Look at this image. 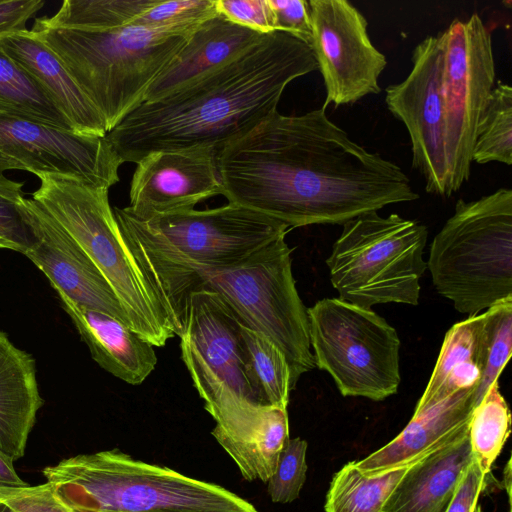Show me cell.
<instances>
[{
    "label": "cell",
    "instance_id": "1",
    "mask_svg": "<svg viewBox=\"0 0 512 512\" xmlns=\"http://www.w3.org/2000/svg\"><path fill=\"white\" fill-rule=\"evenodd\" d=\"M222 195L289 228L343 225L385 206L417 200L394 162L367 151L325 109L275 111L217 155Z\"/></svg>",
    "mask_w": 512,
    "mask_h": 512
},
{
    "label": "cell",
    "instance_id": "2",
    "mask_svg": "<svg viewBox=\"0 0 512 512\" xmlns=\"http://www.w3.org/2000/svg\"><path fill=\"white\" fill-rule=\"evenodd\" d=\"M317 69L307 44L273 31L218 69L143 102L106 137L123 163L160 151L219 153L277 111L290 82Z\"/></svg>",
    "mask_w": 512,
    "mask_h": 512
},
{
    "label": "cell",
    "instance_id": "3",
    "mask_svg": "<svg viewBox=\"0 0 512 512\" xmlns=\"http://www.w3.org/2000/svg\"><path fill=\"white\" fill-rule=\"evenodd\" d=\"M281 235L235 263L208 266L137 259L155 291L174 334L185 326L188 297L216 293L238 322L267 337L283 353L295 388L316 367L307 308L296 289L291 249Z\"/></svg>",
    "mask_w": 512,
    "mask_h": 512
},
{
    "label": "cell",
    "instance_id": "4",
    "mask_svg": "<svg viewBox=\"0 0 512 512\" xmlns=\"http://www.w3.org/2000/svg\"><path fill=\"white\" fill-rule=\"evenodd\" d=\"M58 498L85 512H259L214 483L111 449L63 459L42 471Z\"/></svg>",
    "mask_w": 512,
    "mask_h": 512
},
{
    "label": "cell",
    "instance_id": "5",
    "mask_svg": "<svg viewBox=\"0 0 512 512\" xmlns=\"http://www.w3.org/2000/svg\"><path fill=\"white\" fill-rule=\"evenodd\" d=\"M29 31L57 56L96 107L107 133L144 102L147 89L189 38L136 25L57 27L42 18Z\"/></svg>",
    "mask_w": 512,
    "mask_h": 512
},
{
    "label": "cell",
    "instance_id": "6",
    "mask_svg": "<svg viewBox=\"0 0 512 512\" xmlns=\"http://www.w3.org/2000/svg\"><path fill=\"white\" fill-rule=\"evenodd\" d=\"M30 197L77 244L118 298L129 327L154 347L165 346L174 331L165 311L127 244L109 189L73 175L40 172Z\"/></svg>",
    "mask_w": 512,
    "mask_h": 512
},
{
    "label": "cell",
    "instance_id": "7",
    "mask_svg": "<svg viewBox=\"0 0 512 512\" xmlns=\"http://www.w3.org/2000/svg\"><path fill=\"white\" fill-rule=\"evenodd\" d=\"M427 269L437 292L468 316L512 298V190L459 199L430 245Z\"/></svg>",
    "mask_w": 512,
    "mask_h": 512
},
{
    "label": "cell",
    "instance_id": "8",
    "mask_svg": "<svg viewBox=\"0 0 512 512\" xmlns=\"http://www.w3.org/2000/svg\"><path fill=\"white\" fill-rule=\"evenodd\" d=\"M427 238L425 225L396 213L371 211L343 224L326 260L338 298L363 308L417 305Z\"/></svg>",
    "mask_w": 512,
    "mask_h": 512
},
{
    "label": "cell",
    "instance_id": "9",
    "mask_svg": "<svg viewBox=\"0 0 512 512\" xmlns=\"http://www.w3.org/2000/svg\"><path fill=\"white\" fill-rule=\"evenodd\" d=\"M136 259L220 266L235 263L290 229L284 223L230 203L139 220L113 209Z\"/></svg>",
    "mask_w": 512,
    "mask_h": 512
},
{
    "label": "cell",
    "instance_id": "10",
    "mask_svg": "<svg viewBox=\"0 0 512 512\" xmlns=\"http://www.w3.org/2000/svg\"><path fill=\"white\" fill-rule=\"evenodd\" d=\"M307 314L316 367L343 396L381 401L397 393L401 342L383 317L339 298L319 300Z\"/></svg>",
    "mask_w": 512,
    "mask_h": 512
},
{
    "label": "cell",
    "instance_id": "11",
    "mask_svg": "<svg viewBox=\"0 0 512 512\" xmlns=\"http://www.w3.org/2000/svg\"><path fill=\"white\" fill-rule=\"evenodd\" d=\"M443 46L441 95L448 161V195L471 174L478 125L495 82L491 32L474 13L439 32Z\"/></svg>",
    "mask_w": 512,
    "mask_h": 512
},
{
    "label": "cell",
    "instance_id": "12",
    "mask_svg": "<svg viewBox=\"0 0 512 512\" xmlns=\"http://www.w3.org/2000/svg\"><path fill=\"white\" fill-rule=\"evenodd\" d=\"M180 340L182 360L206 410L233 401L260 405L248 376L241 324L216 293L188 297Z\"/></svg>",
    "mask_w": 512,
    "mask_h": 512
},
{
    "label": "cell",
    "instance_id": "13",
    "mask_svg": "<svg viewBox=\"0 0 512 512\" xmlns=\"http://www.w3.org/2000/svg\"><path fill=\"white\" fill-rule=\"evenodd\" d=\"M309 5L310 48L326 90L323 109L380 93L378 79L387 60L372 44L363 14L347 0H310Z\"/></svg>",
    "mask_w": 512,
    "mask_h": 512
},
{
    "label": "cell",
    "instance_id": "14",
    "mask_svg": "<svg viewBox=\"0 0 512 512\" xmlns=\"http://www.w3.org/2000/svg\"><path fill=\"white\" fill-rule=\"evenodd\" d=\"M411 60L408 76L385 89V102L409 133L412 167L423 177L426 191L449 197L440 34L423 39L414 48Z\"/></svg>",
    "mask_w": 512,
    "mask_h": 512
},
{
    "label": "cell",
    "instance_id": "15",
    "mask_svg": "<svg viewBox=\"0 0 512 512\" xmlns=\"http://www.w3.org/2000/svg\"><path fill=\"white\" fill-rule=\"evenodd\" d=\"M0 152L34 175L68 174L107 189L119 182L123 164L106 136L84 135L2 112Z\"/></svg>",
    "mask_w": 512,
    "mask_h": 512
},
{
    "label": "cell",
    "instance_id": "16",
    "mask_svg": "<svg viewBox=\"0 0 512 512\" xmlns=\"http://www.w3.org/2000/svg\"><path fill=\"white\" fill-rule=\"evenodd\" d=\"M218 153L211 149L160 151L136 163L130 184L129 206L139 220L194 209L223 193Z\"/></svg>",
    "mask_w": 512,
    "mask_h": 512
},
{
    "label": "cell",
    "instance_id": "17",
    "mask_svg": "<svg viewBox=\"0 0 512 512\" xmlns=\"http://www.w3.org/2000/svg\"><path fill=\"white\" fill-rule=\"evenodd\" d=\"M19 209L35 238L24 255L45 274L59 297L129 326L112 288L77 244L31 198L23 197Z\"/></svg>",
    "mask_w": 512,
    "mask_h": 512
},
{
    "label": "cell",
    "instance_id": "18",
    "mask_svg": "<svg viewBox=\"0 0 512 512\" xmlns=\"http://www.w3.org/2000/svg\"><path fill=\"white\" fill-rule=\"evenodd\" d=\"M212 435L248 481L267 483L289 439L286 408L234 401L206 410Z\"/></svg>",
    "mask_w": 512,
    "mask_h": 512
},
{
    "label": "cell",
    "instance_id": "19",
    "mask_svg": "<svg viewBox=\"0 0 512 512\" xmlns=\"http://www.w3.org/2000/svg\"><path fill=\"white\" fill-rule=\"evenodd\" d=\"M477 388L452 394L414 412L392 441L365 458L354 461L364 475L373 476L410 466L431 451L468 432Z\"/></svg>",
    "mask_w": 512,
    "mask_h": 512
},
{
    "label": "cell",
    "instance_id": "20",
    "mask_svg": "<svg viewBox=\"0 0 512 512\" xmlns=\"http://www.w3.org/2000/svg\"><path fill=\"white\" fill-rule=\"evenodd\" d=\"M264 34L221 14L204 21L147 89L144 102L160 99L227 64Z\"/></svg>",
    "mask_w": 512,
    "mask_h": 512
},
{
    "label": "cell",
    "instance_id": "21",
    "mask_svg": "<svg viewBox=\"0 0 512 512\" xmlns=\"http://www.w3.org/2000/svg\"><path fill=\"white\" fill-rule=\"evenodd\" d=\"M59 298L99 366L131 385L141 384L152 373L157 364L153 345L123 321Z\"/></svg>",
    "mask_w": 512,
    "mask_h": 512
},
{
    "label": "cell",
    "instance_id": "22",
    "mask_svg": "<svg viewBox=\"0 0 512 512\" xmlns=\"http://www.w3.org/2000/svg\"><path fill=\"white\" fill-rule=\"evenodd\" d=\"M473 460L468 432L438 447L407 467L382 512H446Z\"/></svg>",
    "mask_w": 512,
    "mask_h": 512
},
{
    "label": "cell",
    "instance_id": "23",
    "mask_svg": "<svg viewBox=\"0 0 512 512\" xmlns=\"http://www.w3.org/2000/svg\"><path fill=\"white\" fill-rule=\"evenodd\" d=\"M0 45L34 78L76 133L106 136L99 111L57 56L28 29L4 37Z\"/></svg>",
    "mask_w": 512,
    "mask_h": 512
},
{
    "label": "cell",
    "instance_id": "24",
    "mask_svg": "<svg viewBox=\"0 0 512 512\" xmlns=\"http://www.w3.org/2000/svg\"><path fill=\"white\" fill-rule=\"evenodd\" d=\"M43 402L34 358L0 331V454L12 463L24 456Z\"/></svg>",
    "mask_w": 512,
    "mask_h": 512
},
{
    "label": "cell",
    "instance_id": "25",
    "mask_svg": "<svg viewBox=\"0 0 512 512\" xmlns=\"http://www.w3.org/2000/svg\"><path fill=\"white\" fill-rule=\"evenodd\" d=\"M480 314L455 323L445 334L428 384L414 412L460 391L477 388L481 380L478 355Z\"/></svg>",
    "mask_w": 512,
    "mask_h": 512
},
{
    "label": "cell",
    "instance_id": "26",
    "mask_svg": "<svg viewBox=\"0 0 512 512\" xmlns=\"http://www.w3.org/2000/svg\"><path fill=\"white\" fill-rule=\"evenodd\" d=\"M0 112L75 132L40 85L1 45Z\"/></svg>",
    "mask_w": 512,
    "mask_h": 512
},
{
    "label": "cell",
    "instance_id": "27",
    "mask_svg": "<svg viewBox=\"0 0 512 512\" xmlns=\"http://www.w3.org/2000/svg\"><path fill=\"white\" fill-rule=\"evenodd\" d=\"M251 387L260 405L286 408L293 390L291 373L280 349L264 335L241 325Z\"/></svg>",
    "mask_w": 512,
    "mask_h": 512
},
{
    "label": "cell",
    "instance_id": "28",
    "mask_svg": "<svg viewBox=\"0 0 512 512\" xmlns=\"http://www.w3.org/2000/svg\"><path fill=\"white\" fill-rule=\"evenodd\" d=\"M408 466L373 476L364 475L354 461L332 478L325 512H382V507Z\"/></svg>",
    "mask_w": 512,
    "mask_h": 512
},
{
    "label": "cell",
    "instance_id": "29",
    "mask_svg": "<svg viewBox=\"0 0 512 512\" xmlns=\"http://www.w3.org/2000/svg\"><path fill=\"white\" fill-rule=\"evenodd\" d=\"M510 430V410L495 381L474 407L468 428L473 458L484 474H489Z\"/></svg>",
    "mask_w": 512,
    "mask_h": 512
},
{
    "label": "cell",
    "instance_id": "30",
    "mask_svg": "<svg viewBox=\"0 0 512 512\" xmlns=\"http://www.w3.org/2000/svg\"><path fill=\"white\" fill-rule=\"evenodd\" d=\"M155 0H65L52 16L41 17L49 25L83 30L123 27Z\"/></svg>",
    "mask_w": 512,
    "mask_h": 512
},
{
    "label": "cell",
    "instance_id": "31",
    "mask_svg": "<svg viewBox=\"0 0 512 512\" xmlns=\"http://www.w3.org/2000/svg\"><path fill=\"white\" fill-rule=\"evenodd\" d=\"M478 164H512V87L498 82L481 116L473 149Z\"/></svg>",
    "mask_w": 512,
    "mask_h": 512
},
{
    "label": "cell",
    "instance_id": "32",
    "mask_svg": "<svg viewBox=\"0 0 512 512\" xmlns=\"http://www.w3.org/2000/svg\"><path fill=\"white\" fill-rule=\"evenodd\" d=\"M512 350V298L480 313L478 355L481 380L476 391L477 404L490 385L498 381Z\"/></svg>",
    "mask_w": 512,
    "mask_h": 512
},
{
    "label": "cell",
    "instance_id": "33",
    "mask_svg": "<svg viewBox=\"0 0 512 512\" xmlns=\"http://www.w3.org/2000/svg\"><path fill=\"white\" fill-rule=\"evenodd\" d=\"M216 14V0H155L130 25L189 37Z\"/></svg>",
    "mask_w": 512,
    "mask_h": 512
},
{
    "label": "cell",
    "instance_id": "34",
    "mask_svg": "<svg viewBox=\"0 0 512 512\" xmlns=\"http://www.w3.org/2000/svg\"><path fill=\"white\" fill-rule=\"evenodd\" d=\"M307 442L288 439L281 451L274 473L267 481L268 494L275 503H291L299 497L306 480Z\"/></svg>",
    "mask_w": 512,
    "mask_h": 512
},
{
    "label": "cell",
    "instance_id": "35",
    "mask_svg": "<svg viewBox=\"0 0 512 512\" xmlns=\"http://www.w3.org/2000/svg\"><path fill=\"white\" fill-rule=\"evenodd\" d=\"M23 185L0 176V240L8 249L25 254L35 238L19 209V202L25 197Z\"/></svg>",
    "mask_w": 512,
    "mask_h": 512
},
{
    "label": "cell",
    "instance_id": "36",
    "mask_svg": "<svg viewBox=\"0 0 512 512\" xmlns=\"http://www.w3.org/2000/svg\"><path fill=\"white\" fill-rule=\"evenodd\" d=\"M217 12L240 26L262 34L275 30L268 0H216Z\"/></svg>",
    "mask_w": 512,
    "mask_h": 512
},
{
    "label": "cell",
    "instance_id": "37",
    "mask_svg": "<svg viewBox=\"0 0 512 512\" xmlns=\"http://www.w3.org/2000/svg\"><path fill=\"white\" fill-rule=\"evenodd\" d=\"M0 501L16 512H72L46 482L37 486H25L0 493Z\"/></svg>",
    "mask_w": 512,
    "mask_h": 512
},
{
    "label": "cell",
    "instance_id": "38",
    "mask_svg": "<svg viewBox=\"0 0 512 512\" xmlns=\"http://www.w3.org/2000/svg\"><path fill=\"white\" fill-rule=\"evenodd\" d=\"M276 31L286 32L310 47L312 39L311 10L306 0H268Z\"/></svg>",
    "mask_w": 512,
    "mask_h": 512
},
{
    "label": "cell",
    "instance_id": "39",
    "mask_svg": "<svg viewBox=\"0 0 512 512\" xmlns=\"http://www.w3.org/2000/svg\"><path fill=\"white\" fill-rule=\"evenodd\" d=\"M486 476L473 460L462 474L446 512H482L478 501Z\"/></svg>",
    "mask_w": 512,
    "mask_h": 512
},
{
    "label": "cell",
    "instance_id": "40",
    "mask_svg": "<svg viewBox=\"0 0 512 512\" xmlns=\"http://www.w3.org/2000/svg\"><path fill=\"white\" fill-rule=\"evenodd\" d=\"M43 0H0V41L27 30V22L42 9Z\"/></svg>",
    "mask_w": 512,
    "mask_h": 512
},
{
    "label": "cell",
    "instance_id": "41",
    "mask_svg": "<svg viewBox=\"0 0 512 512\" xmlns=\"http://www.w3.org/2000/svg\"><path fill=\"white\" fill-rule=\"evenodd\" d=\"M27 485L16 473L13 463L0 454V493Z\"/></svg>",
    "mask_w": 512,
    "mask_h": 512
},
{
    "label": "cell",
    "instance_id": "42",
    "mask_svg": "<svg viewBox=\"0 0 512 512\" xmlns=\"http://www.w3.org/2000/svg\"><path fill=\"white\" fill-rule=\"evenodd\" d=\"M0 512H16L13 508H11L8 504L3 501H0Z\"/></svg>",
    "mask_w": 512,
    "mask_h": 512
},
{
    "label": "cell",
    "instance_id": "43",
    "mask_svg": "<svg viewBox=\"0 0 512 512\" xmlns=\"http://www.w3.org/2000/svg\"><path fill=\"white\" fill-rule=\"evenodd\" d=\"M0 249H8L6 244L0 240Z\"/></svg>",
    "mask_w": 512,
    "mask_h": 512
},
{
    "label": "cell",
    "instance_id": "44",
    "mask_svg": "<svg viewBox=\"0 0 512 512\" xmlns=\"http://www.w3.org/2000/svg\"><path fill=\"white\" fill-rule=\"evenodd\" d=\"M72 512H85V511H77V510H72Z\"/></svg>",
    "mask_w": 512,
    "mask_h": 512
}]
</instances>
